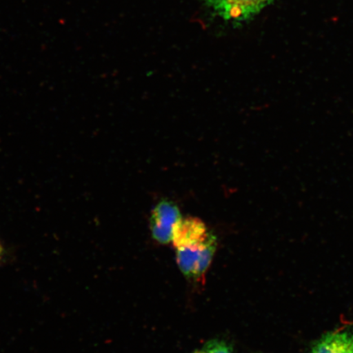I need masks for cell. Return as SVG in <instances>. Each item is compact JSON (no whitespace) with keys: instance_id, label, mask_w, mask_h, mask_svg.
<instances>
[{"instance_id":"1","label":"cell","mask_w":353,"mask_h":353,"mask_svg":"<svg viewBox=\"0 0 353 353\" xmlns=\"http://www.w3.org/2000/svg\"><path fill=\"white\" fill-rule=\"evenodd\" d=\"M216 249L217 237L212 232L201 245L176 249V263L180 271L190 280L202 279L213 260Z\"/></svg>"},{"instance_id":"2","label":"cell","mask_w":353,"mask_h":353,"mask_svg":"<svg viewBox=\"0 0 353 353\" xmlns=\"http://www.w3.org/2000/svg\"><path fill=\"white\" fill-rule=\"evenodd\" d=\"M273 0H204L212 12L225 21L241 25L254 19Z\"/></svg>"},{"instance_id":"3","label":"cell","mask_w":353,"mask_h":353,"mask_svg":"<svg viewBox=\"0 0 353 353\" xmlns=\"http://www.w3.org/2000/svg\"><path fill=\"white\" fill-rule=\"evenodd\" d=\"M181 219L182 215L174 203L165 200L158 203L151 216V231L154 239L164 245L172 242L174 228Z\"/></svg>"},{"instance_id":"4","label":"cell","mask_w":353,"mask_h":353,"mask_svg":"<svg viewBox=\"0 0 353 353\" xmlns=\"http://www.w3.org/2000/svg\"><path fill=\"white\" fill-rule=\"evenodd\" d=\"M210 232L201 220L193 217L182 218L175 225L172 242L176 249L201 245Z\"/></svg>"},{"instance_id":"5","label":"cell","mask_w":353,"mask_h":353,"mask_svg":"<svg viewBox=\"0 0 353 353\" xmlns=\"http://www.w3.org/2000/svg\"><path fill=\"white\" fill-rule=\"evenodd\" d=\"M311 353H353V327L332 331L324 335Z\"/></svg>"},{"instance_id":"6","label":"cell","mask_w":353,"mask_h":353,"mask_svg":"<svg viewBox=\"0 0 353 353\" xmlns=\"http://www.w3.org/2000/svg\"><path fill=\"white\" fill-rule=\"evenodd\" d=\"M194 353H233L231 347L221 341H211Z\"/></svg>"},{"instance_id":"7","label":"cell","mask_w":353,"mask_h":353,"mask_svg":"<svg viewBox=\"0 0 353 353\" xmlns=\"http://www.w3.org/2000/svg\"><path fill=\"white\" fill-rule=\"evenodd\" d=\"M3 253V246L1 245V243H0V259L2 258Z\"/></svg>"}]
</instances>
